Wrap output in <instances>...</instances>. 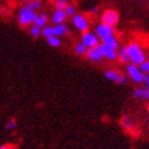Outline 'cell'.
I'll return each instance as SVG.
<instances>
[{"label": "cell", "mask_w": 149, "mask_h": 149, "mask_svg": "<svg viewBox=\"0 0 149 149\" xmlns=\"http://www.w3.org/2000/svg\"><path fill=\"white\" fill-rule=\"evenodd\" d=\"M125 49H126V52H127V55H129L130 63H133L136 65H141L147 59V55H146L143 47L136 41H132V42L127 44V45L125 46Z\"/></svg>", "instance_id": "1"}, {"label": "cell", "mask_w": 149, "mask_h": 149, "mask_svg": "<svg viewBox=\"0 0 149 149\" xmlns=\"http://www.w3.org/2000/svg\"><path fill=\"white\" fill-rule=\"evenodd\" d=\"M38 16V12L32 10L27 4L23 5L18 11V17L17 21L21 27H31Z\"/></svg>", "instance_id": "2"}, {"label": "cell", "mask_w": 149, "mask_h": 149, "mask_svg": "<svg viewBox=\"0 0 149 149\" xmlns=\"http://www.w3.org/2000/svg\"><path fill=\"white\" fill-rule=\"evenodd\" d=\"M69 33L68 27L65 24H52V26H46L44 29H41V35L44 38H49V36H62L67 35Z\"/></svg>", "instance_id": "3"}, {"label": "cell", "mask_w": 149, "mask_h": 149, "mask_svg": "<svg viewBox=\"0 0 149 149\" xmlns=\"http://www.w3.org/2000/svg\"><path fill=\"white\" fill-rule=\"evenodd\" d=\"M126 73H127L129 78L135 84H143V80H144V75H146V74L142 70H141L139 65H136V64H133V63L126 64Z\"/></svg>", "instance_id": "4"}, {"label": "cell", "mask_w": 149, "mask_h": 149, "mask_svg": "<svg viewBox=\"0 0 149 149\" xmlns=\"http://www.w3.org/2000/svg\"><path fill=\"white\" fill-rule=\"evenodd\" d=\"M119 19H120L119 12L116 10H114V9H108V10H106L102 13L101 23L110 26V27H115L119 23Z\"/></svg>", "instance_id": "5"}, {"label": "cell", "mask_w": 149, "mask_h": 149, "mask_svg": "<svg viewBox=\"0 0 149 149\" xmlns=\"http://www.w3.org/2000/svg\"><path fill=\"white\" fill-rule=\"evenodd\" d=\"M80 41L84 44L87 49H92V47H97L100 45V36L93 33V32H84L81 34V39Z\"/></svg>", "instance_id": "6"}, {"label": "cell", "mask_w": 149, "mask_h": 149, "mask_svg": "<svg viewBox=\"0 0 149 149\" xmlns=\"http://www.w3.org/2000/svg\"><path fill=\"white\" fill-rule=\"evenodd\" d=\"M72 23L73 26L77 28V31L84 33L88 31V27H90V23H88V19L84 16V15H80V13H75L74 16L72 17Z\"/></svg>", "instance_id": "7"}, {"label": "cell", "mask_w": 149, "mask_h": 149, "mask_svg": "<svg viewBox=\"0 0 149 149\" xmlns=\"http://www.w3.org/2000/svg\"><path fill=\"white\" fill-rule=\"evenodd\" d=\"M104 77H106L109 81L115 83L118 85H124L126 81H127V79H126V77L124 75V74L121 72L116 70V69H107L106 72H104Z\"/></svg>", "instance_id": "8"}, {"label": "cell", "mask_w": 149, "mask_h": 149, "mask_svg": "<svg viewBox=\"0 0 149 149\" xmlns=\"http://www.w3.org/2000/svg\"><path fill=\"white\" fill-rule=\"evenodd\" d=\"M95 33L100 36V39H106L108 36H113L115 35V28L114 27H110V26H107V24H103V23H100L96 26V29H95Z\"/></svg>", "instance_id": "9"}, {"label": "cell", "mask_w": 149, "mask_h": 149, "mask_svg": "<svg viewBox=\"0 0 149 149\" xmlns=\"http://www.w3.org/2000/svg\"><path fill=\"white\" fill-rule=\"evenodd\" d=\"M98 49L101 50V54L103 56L104 59H107V61H110V62H114L118 59V51L116 50H113L110 47H107L104 46L103 44L98 45Z\"/></svg>", "instance_id": "10"}, {"label": "cell", "mask_w": 149, "mask_h": 149, "mask_svg": "<svg viewBox=\"0 0 149 149\" xmlns=\"http://www.w3.org/2000/svg\"><path fill=\"white\" fill-rule=\"evenodd\" d=\"M86 59L90 62H93V63H100L102 59H103V56L101 54V50L97 47H92V49H88L87 52H86Z\"/></svg>", "instance_id": "11"}, {"label": "cell", "mask_w": 149, "mask_h": 149, "mask_svg": "<svg viewBox=\"0 0 149 149\" xmlns=\"http://www.w3.org/2000/svg\"><path fill=\"white\" fill-rule=\"evenodd\" d=\"M67 18H68V16H67L64 10L55 9L54 13H52V16H51V22H52V24H64Z\"/></svg>", "instance_id": "12"}, {"label": "cell", "mask_w": 149, "mask_h": 149, "mask_svg": "<svg viewBox=\"0 0 149 149\" xmlns=\"http://www.w3.org/2000/svg\"><path fill=\"white\" fill-rule=\"evenodd\" d=\"M49 21H50L49 15L46 12H41V13H38V16H36V18H35L33 24L36 26L38 28H40V29H44V28L47 26Z\"/></svg>", "instance_id": "13"}, {"label": "cell", "mask_w": 149, "mask_h": 149, "mask_svg": "<svg viewBox=\"0 0 149 149\" xmlns=\"http://www.w3.org/2000/svg\"><path fill=\"white\" fill-rule=\"evenodd\" d=\"M132 96L137 100H143V101H149V91L148 88H146L144 86L143 87H137L133 90L132 92Z\"/></svg>", "instance_id": "14"}, {"label": "cell", "mask_w": 149, "mask_h": 149, "mask_svg": "<svg viewBox=\"0 0 149 149\" xmlns=\"http://www.w3.org/2000/svg\"><path fill=\"white\" fill-rule=\"evenodd\" d=\"M102 44L104 46H107V47H110V49H113V50H119L120 49V44H119V40L116 39V36L113 35V36H108V38L106 39H102Z\"/></svg>", "instance_id": "15"}, {"label": "cell", "mask_w": 149, "mask_h": 149, "mask_svg": "<svg viewBox=\"0 0 149 149\" xmlns=\"http://www.w3.org/2000/svg\"><path fill=\"white\" fill-rule=\"evenodd\" d=\"M118 58H119V61L125 63V64H129L130 63V58H129L127 52H126L125 46L124 47H120V49L118 50Z\"/></svg>", "instance_id": "16"}, {"label": "cell", "mask_w": 149, "mask_h": 149, "mask_svg": "<svg viewBox=\"0 0 149 149\" xmlns=\"http://www.w3.org/2000/svg\"><path fill=\"white\" fill-rule=\"evenodd\" d=\"M121 126L125 129V130H132V127L135 126V121L132 120V118L130 115H125L121 120Z\"/></svg>", "instance_id": "17"}, {"label": "cell", "mask_w": 149, "mask_h": 149, "mask_svg": "<svg viewBox=\"0 0 149 149\" xmlns=\"http://www.w3.org/2000/svg\"><path fill=\"white\" fill-rule=\"evenodd\" d=\"M87 47L84 45L83 42H77L75 44V46H74V52L78 55V56H85L86 55V52H87Z\"/></svg>", "instance_id": "18"}, {"label": "cell", "mask_w": 149, "mask_h": 149, "mask_svg": "<svg viewBox=\"0 0 149 149\" xmlns=\"http://www.w3.org/2000/svg\"><path fill=\"white\" fill-rule=\"evenodd\" d=\"M46 41L51 47H59L62 45V40L58 36H49V38H46Z\"/></svg>", "instance_id": "19"}, {"label": "cell", "mask_w": 149, "mask_h": 149, "mask_svg": "<svg viewBox=\"0 0 149 149\" xmlns=\"http://www.w3.org/2000/svg\"><path fill=\"white\" fill-rule=\"evenodd\" d=\"M27 5L31 7L32 10L34 11H40L41 10V7H42V3L40 1V0H34V1H31V3H27Z\"/></svg>", "instance_id": "20"}, {"label": "cell", "mask_w": 149, "mask_h": 149, "mask_svg": "<svg viewBox=\"0 0 149 149\" xmlns=\"http://www.w3.org/2000/svg\"><path fill=\"white\" fill-rule=\"evenodd\" d=\"M29 34H31L33 38H38V36H40V34H41V29L34 24H32L29 27Z\"/></svg>", "instance_id": "21"}, {"label": "cell", "mask_w": 149, "mask_h": 149, "mask_svg": "<svg viewBox=\"0 0 149 149\" xmlns=\"http://www.w3.org/2000/svg\"><path fill=\"white\" fill-rule=\"evenodd\" d=\"M5 127H6L7 131H13V130H16V127H17V121L15 120V119H10V120L6 121Z\"/></svg>", "instance_id": "22"}, {"label": "cell", "mask_w": 149, "mask_h": 149, "mask_svg": "<svg viewBox=\"0 0 149 149\" xmlns=\"http://www.w3.org/2000/svg\"><path fill=\"white\" fill-rule=\"evenodd\" d=\"M54 5H55V9H57V10H64L67 5H68V1H64V0H55Z\"/></svg>", "instance_id": "23"}, {"label": "cell", "mask_w": 149, "mask_h": 149, "mask_svg": "<svg viewBox=\"0 0 149 149\" xmlns=\"http://www.w3.org/2000/svg\"><path fill=\"white\" fill-rule=\"evenodd\" d=\"M64 11H65V13H67V16H68V17H73L74 15L77 13V12H75V6L72 5V4L67 5V7L64 9Z\"/></svg>", "instance_id": "24"}, {"label": "cell", "mask_w": 149, "mask_h": 149, "mask_svg": "<svg viewBox=\"0 0 149 149\" xmlns=\"http://www.w3.org/2000/svg\"><path fill=\"white\" fill-rule=\"evenodd\" d=\"M139 68H141V70H142L144 74H149V58H147L146 61L139 65Z\"/></svg>", "instance_id": "25"}, {"label": "cell", "mask_w": 149, "mask_h": 149, "mask_svg": "<svg viewBox=\"0 0 149 149\" xmlns=\"http://www.w3.org/2000/svg\"><path fill=\"white\" fill-rule=\"evenodd\" d=\"M143 85H144V87H146V88H148V91H149V74H146V75H144Z\"/></svg>", "instance_id": "26"}, {"label": "cell", "mask_w": 149, "mask_h": 149, "mask_svg": "<svg viewBox=\"0 0 149 149\" xmlns=\"http://www.w3.org/2000/svg\"><path fill=\"white\" fill-rule=\"evenodd\" d=\"M0 149H17L16 147H15L13 144H3V146H0Z\"/></svg>", "instance_id": "27"}, {"label": "cell", "mask_w": 149, "mask_h": 149, "mask_svg": "<svg viewBox=\"0 0 149 149\" xmlns=\"http://www.w3.org/2000/svg\"><path fill=\"white\" fill-rule=\"evenodd\" d=\"M90 11H91V12H96V11H97V6H93V7H91Z\"/></svg>", "instance_id": "28"}, {"label": "cell", "mask_w": 149, "mask_h": 149, "mask_svg": "<svg viewBox=\"0 0 149 149\" xmlns=\"http://www.w3.org/2000/svg\"><path fill=\"white\" fill-rule=\"evenodd\" d=\"M22 1H24V3L27 4V3H31V1H34V0H22Z\"/></svg>", "instance_id": "29"}, {"label": "cell", "mask_w": 149, "mask_h": 149, "mask_svg": "<svg viewBox=\"0 0 149 149\" xmlns=\"http://www.w3.org/2000/svg\"><path fill=\"white\" fill-rule=\"evenodd\" d=\"M148 124H149V118H148Z\"/></svg>", "instance_id": "30"}, {"label": "cell", "mask_w": 149, "mask_h": 149, "mask_svg": "<svg viewBox=\"0 0 149 149\" xmlns=\"http://www.w3.org/2000/svg\"><path fill=\"white\" fill-rule=\"evenodd\" d=\"M64 1H68V0H64Z\"/></svg>", "instance_id": "31"}]
</instances>
